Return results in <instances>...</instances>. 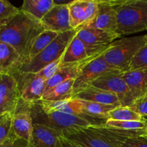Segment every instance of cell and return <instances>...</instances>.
Here are the masks:
<instances>
[{"instance_id":"1","label":"cell","mask_w":147,"mask_h":147,"mask_svg":"<svg viewBox=\"0 0 147 147\" xmlns=\"http://www.w3.org/2000/svg\"><path fill=\"white\" fill-rule=\"evenodd\" d=\"M44 30L41 21L21 10L7 25L0 27V42L14 47L21 56L23 65L27 61L36 38Z\"/></svg>"},{"instance_id":"2","label":"cell","mask_w":147,"mask_h":147,"mask_svg":"<svg viewBox=\"0 0 147 147\" xmlns=\"http://www.w3.org/2000/svg\"><path fill=\"white\" fill-rule=\"evenodd\" d=\"M24 102L30 112L33 123L43 125L60 132L64 137H69L79 131L90 126H98L94 122L78 116L61 111H48L42 108L40 100L34 103Z\"/></svg>"},{"instance_id":"3","label":"cell","mask_w":147,"mask_h":147,"mask_svg":"<svg viewBox=\"0 0 147 147\" xmlns=\"http://www.w3.org/2000/svg\"><path fill=\"white\" fill-rule=\"evenodd\" d=\"M117 14L120 37L147 30V0H121Z\"/></svg>"},{"instance_id":"4","label":"cell","mask_w":147,"mask_h":147,"mask_svg":"<svg viewBox=\"0 0 147 147\" xmlns=\"http://www.w3.org/2000/svg\"><path fill=\"white\" fill-rule=\"evenodd\" d=\"M147 34L123 37L115 40L103 54L106 61L117 70L126 72L130 70L134 58L146 45Z\"/></svg>"},{"instance_id":"5","label":"cell","mask_w":147,"mask_h":147,"mask_svg":"<svg viewBox=\"0 0 147 147\" xmlns=\"http://www.w3.org/2000/svg\"><path fill=\"white\" fill-rule=\"evenodd\" d=\"M78 30H72L59 34L57 37L37 57L32 59L31 61L22 65L14 71L37 73L47 65L60 59L63 57L71 40L77 34Z\"/></svg>"},{"instance_id":"6","label":"cell","mask_w":147,"mask_h":147,"mask_svg":"<svg viewBox=\"0 0 147 147\" xmlns=\"http://www.w3.org/2000/svg\"><path fill=\"white\" fill-rule=\"evenodd\" d=\"M81 147H121L123 139L112 134L103 126H90L67 137Z\"/></svg>"},{"instance_id":"7","label":"cell","mask_w":147,"mask_h":147,"mask_svg":"<svg viewBox=\"0 0 147 147\" xmlns=\"http://www.w3.org/2000/svg\"><path fill=\"white\" fill-rule=\"evenodd\" d=\"M9 74L17 81L22 100L27 103H34L42 99L46 81L36 73L13 71Z\"/></svg>"},{"instance_id":"8","label":"cell","mask_w":147,"mask_h":147,"mask_svg":"<svg viewBox=\"0 0 147 147\" xmlns=\"http://www.w3.org/2000/svg\"><path fill=\"white\" fill-rule=\"evenodd\" d=\"M121 70H113L92 82L90 86L103 89L116 95L121 106H129L133 103L129 87L123 78Z\"/></svg>"},{"instance_id":"9","label":"cell","mask_w":147,"mask_h":147,"mask_svg":"<svg viewBox=\"0 0 147 147\" xmlns=\"http://www.w3.org/2000/svg\"><path fill=\"white\" fill-rule=\"evenodd\" d=\"M77 36L86 44L92 55L105 53L111 44L120 37L116 32L88 27H81L78 32Z\"/></svg>"},{"instance_id":"10","label":"cell","mask_w":147,"mask_h":147,"mask_svg":"<svg viewBox=\"0 0 147 147\" xmlns=\"http://www.w3.org/2000/svg\"><path fill=\"white\" fill-rule=\"evenodd\" d=\"M103 54L104 53L95 57L83 67L80 76L75 80L73 86L74 96L90 86V83L98 78L112 70H117L106 61Z\"/></svg>"},{"instance_id":"11","label":"cell","mask_w":147,"mask_h":147,"mask_svg":"<svg viewBox=\"0 0 147 147\" xmlns=\"http://www.w3.org/2000/svg\"><path fill=\"white\" fill-rule=\"evenodd\" d=\"M98 11L96 17L85 27L116 32L118 28L117 7L121 0H97Z\"/></svg>"},{"instance_id":"12","label":"cell","mask_w":147,"mask_h":147,"mask_svg":"<svg viewBox=\"0 0 147 147\" xmlns=\"http://www.w3.org/2000/svg\"><path fill=\"white\" fill-rule=\"evenodd\" d=\"M70 25L80 30L90 23L98 11L97 0H74L68 4Z\"/></svg>"},{"instance_id":"13","label":"cell","mask_w":147,"mask_h":147,"mask_svg":"<svg viewBox=\"0 0 147 147\" xmlns=\"http://www.w3.org/2000/svg\"><path fill=\"white\" fill-rule=\"evenodd\" d=\"M0 114L15 113L21 100L18 85L10 74H0Z\"/></svg>"},{"instance_id":"14","label":"cell","mask_w":147,"mask_h":147,"mask_svg":"<svg viewBox=\"0 0 147 147\" xmlns=\"http://www.w3.org/2000/svg\"><path fill=\"white\" fill-rule=\"evenodd\" d=\"M45 30L58 34L73 30L70 25L68 4H57L41 20Z\"/></svg>"},{"instance_id":"15","label":"cell","mask_w":147,"mask_h":147,"mask_svg":"<svg viewBox=\"0 0 147 147\" xmlns=\"http://www.w3.org/2000/svg\"><path fill=\"white\" fill-rule=\"evenodd\" d=\"M123 78L129 87L132 101L147 96V68L123 72Z\"/></svg>"},{"instance_id":"16","label":"cell","mask_w":147,"mask_h":147,"mask_svg":"<svg viewBox=\"0 0 147 147\" xmlns=\"http://www.w3.org/2000/svg\"><path fill=\"white\" fill-rule=\"evenodd\" d=\"M32 129L33 122L30 112L21 99L15 113L13 115L11 133L17 137L25 139L29 142Z\"/></svg>"},{"instance_id":"17","label":"cell","mask_w":147,"mask_h":147,"mask_svg":"<svg viewBox=\"0 0 147 147\" xmlns=\"http://www.w3.org/2000/svg\"><path fill=\"white\" fill-rule=\"evenodd\" d=\"M100 55L93 56V57H90V58L87 59L84 61L80 62V63H73V64L67 65H60V68L58 69L57 73L46 82V87L44 94L47 93V92L51 90L55 87L58 86L60 83L66 81V80H72V79L76 80L80 76L83 67L86 64H88L90 60L94 59L95 57H98Z\"/></svg>"},{"instance_id":"18","label":"cell","mask_w":147,"mask_h":147,"mask_svg":"<svg viewBox=\"0 0 147 147\" xmlns=\"http://www.w3.org/2000/svg\"><path fill=\"white\" fill-rule=\"evenodd\" d=\"M62 134L60 132L43 125L33 123L28 147H57Z\"/></svg>"},{"instance_id":"19","label":"cell","mask_w":147,"mask_h":147,"mask_svg":"<svg viewBox=\"0 0 147 147\" xmlns=\"http://www.w3.org/2000/svg\"><path fill=\"white\" fill-rule=\"evenodd\" d=\"M98 55H92L86 44L76 34L66 48L61 58L60 65L80 63Z\"/></svg>"},{"instance_id":"20","label":"cell","mask_w":147,"mask_h":147,"mask_svg":"<svg viewBox=\"0 0 147 147\" xmlns=\"http://www.w3.org/2000/svg\"><path fill=\"white\" fill-rule=\"evenodd\" d=\"M73 98L103 104L121 106L120 100L116 95L93 86H88L73 96Z\"/></svg>"},{"instance_id":"21","label":"cell","mask_w":147,"mask_h":147,"mask_svg":"<svg viewBox=\"0 0 147 147\" xmlns=\"http://www.w3.org/2000/svg\"><path fill=\"white\" fill-rule=\"evenodd\" d=\"M22 65V57L14 47L0 42V74H9Z\"/></svg>"},{"instance_id":"22","label":"cell","mask_w":147,"mask_h":147,"mask_svg":"<svg viewBox=\"0 0 147 147\" xmlns=\"http://www.w3.org/2000/svg\"><path fill=\"white\" fill-rule=\"evenodd\" d=\"M54 6V0H24L20 9L41 21Z\"/></svg>"},{"instance_id":"23","label":"cell","mask_w":147,"mask_h":147,"mask_svg":"<svg viewBox=\"0 0 147 147\" xmlns=\"http://www.w3.org/2000/svg\"><path fill=\"white\" fill-rule=\"evenodd\" d=\"M75 79L66 80L44 94L42 99L49 101H62L73 98V86Z\"/></svg>"},{"instance_id":"24","label":"cell","mask_w":147,"mask_h":147,"mask_svg":"<svg viewBox=\"0 0 147 147\" xmlns=\"http://www.w3.org/2000/svg\"><path fill=\"white\" fill-rule=\"evenodd\" d=\"M80 100L84 107L85 116L93 120L107 121L109 112L119 107L113 105L103 104L87 100Z\"/></svg>"},{"instance_id":"25","label":"cell","mask_w":147,"mask_h":147,"mask_svg":"<svg viewBox=\"0 0 147 147\" xmlns=\"http://www.w3.org/2000/svg\"><path fill=\"white\" fill-rule=\"evenodd\" d=\"M58 34V33L55 32L44 30L36 38L35 41H34V44L32 45V47L30 50V53H29L27 61L25 63L31 61L32 59L37 57L42 51H43L57 37Z\"/></svg>"},{"instance_id":"26","label":"cell","mask_w":147,"mask_h":147,"mask_svg":"<svg viewBox=\"0 0 147 147\" xmlns=\"http://www.w3.org/2000/svg\"><path fill=\"white\" fill-rule=\"evenodd\" d=\"M103 126L106 127L121 129L129 131L141 132L147 135V119L146 118L140 121H127L107 120Z\"/></svg>"},{"instance_id":"27","label":"cell","mask_w":147,"mask_h":147,"mask_svg":"<svg viewBox=\"0 0 147 147\" xmlns=\"http://www.w3.org/2000/svg\"><path fill=\"white\" fill-rule=\"evenodd\" d=\"M144 119L139 113H136L129 106H119L109 112L107 120L127 121H140Z\"/></svg>"},{"instance_id":"28","label":"cell","mask_w":147,"mask_h":147,"mask_svg":"<svg viewBox=\"0 0 147 147\" xmlns=\"http://www.w3.org/2000/svg\"><path fill=\"white\" fill-rule=\"evenodd\" d=\"M21 11L7 0H0V27L7 25Z\"/></svg>"},{"instance_id":"29","label":"cell","mask_w":147,"mask_h":147,"mask_svg":"<svg viewBox=\"0 0 147 147\" xmlns=\"http://www.w3.org/2000/svg\"><path fill=\"white\" fill-rule=\"evenodd\" d=\"M13 114L4 113L0 114V144L9 137L12 131Z\"/></svg>"},{"instance_id":"30","label":"cell","mask_w":147,"mask_h":147,"mask_svg":"<svg viewBox=\"0 0 147 147\" xmlns=\"http://www.w3.org/2000/svg\"><path fill=\"white\" fill-rule=\"evenodd\" d=\"M147 68V40L146 43L134 58L130 70Z\"/></svg>"},{"instance_id":"31","label":"cell","mask_w":147,"mask_h":147,"mask_svg":"<svg viewBox=\"0 0 147 147\" xmlns=\"http://www.w3.org/2000/svg\"><path fill=\"white\" fill-rule=\"evenodd\" d=\"M61 58L56 60V61L53 62L51 64L47 65L45 67H44L42 70H41L40 72L36 73V74H37L39 77H40L41 78H42L43 80H45V81L47 82L49 79L51 78L57 73L58 69L60 68V63H61Z\"/></svg>"},{"instance_id":"32","label":"cell","mask_w":147,"mask_h":147,"mask_svg":"<svg viewBox=\"0 0 147 147\" xmlns=\"http://www.w3.org/2000/svg\"><path fill=\"white\" fill-rule=\"evenodd\" d=\"M28 141L17 137L11 133L8 139L0 144V147H28Z\"/></svg>"},{"instance_id":"33","label":"cell","mask_w":147,"mask_h":147,"mask_svg":"<svg viewBox=\"0 0 147 147\" xmlns=\"http://www.w3.org/2000/svg\"><path fill=\"white\" fill-rule=\"evenodd\" d=\"M129 107L143 117L147 118V96L136 100Z\"/></svg>"},{"instance_id":"34","label":"cell","mask_w":147,"mask_h":147,"mask_svg":"<svg viewBox=\"0 0 147 147\" xmlns=\"http://www.w3.org/2000/svg\"><path fill=\"white\" fill-rule=\"evenodd\" d=\"M121 147H147L146 135L126 139Z\"/></svg>"},{"instance_id":"35","label":"cell","mask_w":147,"mask_h":147,"mask_svg":"<svg viewBox=\"0 0 147 147\" xmlns=\"http://www.w3.org/2000/svg\"><path fill=\"white\" fill-rule=\"evenodd\" d=\"M57 147H81L68 139L67 138L61 136L58 140Z\"/></svg>"},{"instance_id":"36","label":"cell","mask_w":147,"mask_h":147,"mask_svg":"<svg viewBox=\"0 0 147 147\" xmlns=\"http://www.w3.org/2000/svg\"><path fill=\"white\" fill-rule=\"evenodd\" d=\"M146 119H147V118H146Z\"/></svg>"},{"instance_id":"37","label":"cell","mask_w":147,"mask_h":147,"mask_svg":"<svg viewBox=\"0 0 147 147\" xmlns=\"http://www.w3.org/2000/svg\"><path fill=\"white\" fill-rule=\"evenodd\" d=\"M146 136H147V135H146Z\"/></svg>"}]
</instances>
